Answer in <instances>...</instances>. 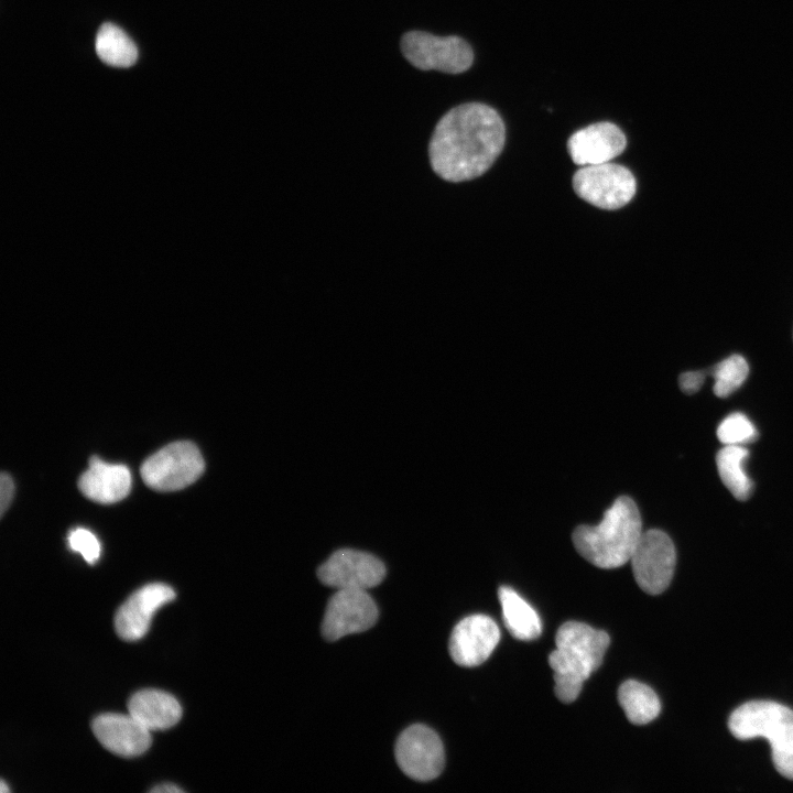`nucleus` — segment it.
<instances>
[{
    "instance_id": "7",
    "label": "nucleus",
    "mask_w": 793,
    "mask_h": 793,
    "mask_svg": "<svg viewBox=\"0 0 793 793\" xmlns=\"http://www.w3.org/2000/svg\"><path fill=\"white\" fill-rule=\"evenodd\" d=\"M573 188L585 202L601 209L613 210L632 199L637 183L629 169L607 162L577 170L573 176Z\"/></svg>"
},
{
    "instance_id": "6",
    "label": "nucleus",
    "mask_w": 793,
    "mask_h": 793,
    "mask_svg": "<svg viewBox=\"0 0 793 793\" xmlns=\"http://www.w3.org/2000/svg\"><path fill=\"white\" fill-rule=\"evenodd\" d=\"M401 51L413 66L423 70L459 74L474 62L470 45L455 35L437 36L424 31H410L401 39Z\"/></svg>"
},
{
    "instance_id": "14",
    "label": "nucleus",
    "mask_w": 793,
    "mask_h": 793,
    "mask_svg": "<svg viewBox=\"0 0 793 793\" xmlns=\"http://www.w3.org/2000/svg\"><path fill=\"white\" fill-rule=\"evenodd\" d=\"M626 145L622 130L608 121L589 124L573 133L567 141L573 162L580 166L610 162L623 152Z\"/></svg>"
},
{
    "instance_id": "18",
    "label": "nucleus",
    "mask_w": 793,
    "mask_h": 793,
    "mask_svg": "<svg viewBox=\"0 0 793 793\" xmlns=\"http://www.w3.org/2000/svg\"><path fill=\"white\" fill-rule=\"evenodd\" d=\"M498 598L506 628L517 639L531 641L542 631L537 612L513 588L501 586Z\"/></svg>"
},
{
    "instance_id": "13",
    "label": "nucleus",
    "mask_w": 793,
    "mask_h": 793,
    "mask_svg": "<svg viewBox=\"0 0 793 793\" xmlns=\"http://www.w3.org/2000/svg\"><path fill=\"white\" fill-rule=\"evenodd\" d=\"M175 598V591L169 585L153 583L132 594L118 609L115 628L127 641L144 637L150 628L154 612Z\"/></svg>"
},
{
    "instance_id": "16",
    "label": "nucleus",
    "mask_w": 793,
    "mask_h": 793,
    "mask_svg": "<svg viewBox=\"0 0 793 793\" xmlns=\"http://www.w3.org/2000/svg\"><path fill=\"white\" fill-rule=\"evenodd\" d=\"M132 485L131 472L126 465L109 464L97 456L89 460V467L78 479V488L88 499L109 504L126 498Z\"/></svg>"
},
{
    "instance_id": "24",
    "label": "nucleus",
    "mask_w": 793,
    "mask_h": 793,
    "mask_svg": "<svg viewBox=\"0 0 793 793\" xmlns=\"http://www.w3.org/2000/svg\"><path fill=\"white\" fill-rule=\"evenodd\" d=\"M68 546L72 551L79 553L84 560L94 564L100 556V543L97 536L85 528H76L67 535Z\"/></svg>"
},
{
    "instance_id": "3",
    "label": "nucleus",
    "mask_w": 793,
    "mask_h": 793,
    "mask_svg": "<svg viewBox=\"0 0 793 793\" xmlns=\"http://www.w3.org/2000/svg\"><path fill=\"white\" fill-rule=\"evenodd\" d=\"M734 737L765 738L778 772L793 780V710L771 700H751L735 709L728 720Z\"/></svg>"
},
{
    "instance_id": "10",
    "label": "nucleus",
    "mask_w": 793,
    "mask_h": 793,
    "mask_svg": "<svg viewBox=\"0 0 793 793\" xmlns=\"http://www.w3.org/2000/svg\"><path fill=\"white\" fill-rule=\"evenodd\" d=\"M317 576L324 585L336 590H368L383 580L385 566L370 553L341 548L319 566Z\"/></svg>"
},
{
    "instance_id": "9",
    "label": "nucleus",
    "mask_w": 793,
    "mask_h": 793,
    "mask_svg": "<svg viewBox=\"0 0 793 793\" xmlns=\"http://www.w3.org/2000/svg\"><path fill=\"white\" fill-rule=\"evenodd\" d=\"M395 760L411 779L430 781L444 769L445 754L437 734L424 725L406 728L395 743Z\"/></svg>"
},
{
    "instance_id": "2",
    "label": "nucleus",
    "mask_w": 793,
    "mask_h": 793,
    "mask_svg": "<svg viewBox=\"0 0 793 793\" xmlns=\"http://www.w3.org/2000/svg\"><path fill=\"white\" fill-rule=\"evenodd\" d=\"M643 533L636 502L627 496L617 498L596 525H578L572 541L578 554L605 569L617 568L630 558Z\"/></svg>"
},
{
    "instance_id": "5",
    "label": "nucleus",
    "mask_w": 793,
    "mask_h": 793,
    "mask_svg": "<svg viewBox=\"0 0 793 793\" xmlns=\"http://www.w3.org/2000/svg\"><path fill=\"white\" fill-rule=\"evenodd\" d=\"M205 469L204 458L192 442L171 443L144 460L140 472L145 485L157 491L181 490L196 481Z\"/></svg>"
},
{
    "instance_id": "12",
    "label": "nucleus",
    "mask_w": 793,
    "mask_h": 793,
    "mask_svg": "<svg viewBox=\"0 0 793 793\" xmlns=\"http://www.w3.org/2000/svg\"><path fill=\"white\" fill-rule=\"evenodd\" d=\"M499 640V627L490 617L471 615L461 619L453 629L449 654L460 666H477L491 655Z\"/></svg>"
},
{
    "instance_id": "19",
    "label": "nucleus",
    "mask_w": 793,
    "mask_h": 793,
    "mask_svg": "<svg viewBox=\"0 0 793 793\" xmlns=\"http://www.w3.org/2000/svg\"><path fill=\"white\" fill-rule=\"evenodd\" d=\"M618 700L626 717L633 725L651 723L661 710V703L655 692L634 680H628L620 685Z\"/></svg>"
},
{
    "instance_id": "28",
    "label": "nucleus",
    "mask_w": 793,
    "mask_h": 793,
    "mask_svg": "<svg viewBox=\"0 0 793 793\" xmlns=\"http://www.w3.org/2000/svg\"><path fill=\"white\" fill-rule=\"evenodd\" d=\"M9 791H10V789L7 786L6 782L2 780V781H1V784H0V792H1V793H6V792H9Z\"/></svg>"
},
{
    "instance_id": "22",
    "label": "nucleus",
    "mask_w": 793,
    "mask_h": 793,
    "mask_svg": "<svg viewBox=\"0 0 793 793\" xmlns=\"http://www.w3.org/2000/svg\"><path fill=\"white\" fill-rule=\"evenodd\" d=\"M749 373V366L740 355H731L718 362L713 371L715 380L713 391L719 398H726L746 381Z\"/></svg>"
},
{
    "instance_id": "21",
    "label": "nucleus",
    "mask_w": 793,
    "mask_h": 793,
    "mask_svg": "<svg viewBox=\"0 0 793 793\" xmlns=\"http://www.w3.org/2000/svg\"><path fill=\"white\" fill-rule=\"evenodd\" d=\"M95 46L98 57L113 67H130L138 58V50L133 41L112 23H104L100 26Z\"/></svg>"
},
{
    "instance_id": "11",
    "label": "nucleus",
    "mask_w": 793,
    "mask_h": 793,
    "mask_svg": "<svg viewBox=\"0 0 793 793\" xmlns=\"http://www.w3.org/2000/svg\"><path fill=\"white\" fill-rule=\"evenodd\" d=\"M378 607L367 590L338 589L329 598L322 634L328 641L363 632L378 620Z\"/></svg>"
},
{
    "instance_id": "1",
    "label": "nucleus",
    "mask_w": 793,
    "mask_h": 793,
    "mask_svg": "<svg viewBox=\"0 0 793 793\" xmlns=\"http://www.w3.org/2000/svg\"><path fill=\"white\" fill-rule=\"evenodd\" d=\"M506 128L490 106L468 102L447 111L437 122L428 145L433 171L457 183L482 175L500 155Z\"/></svg>"
},
{
    "instance_id": "17",
    "label": "nucleus",
    "mask_w": 793,
    "mask_h": 793,
    "mask_svg": "<svg viewBox=\"0 0 793 793\" xmlns=\"http://www.w3.org/2000/svg\"><path fill=\"white\" fill-rule=\"evenodd\" d=\"M129 714L149 730L167 729L182 717V708L171 694L157 689H143L128 702Z\"/></svg>"
},
{
    "instance_id": "20",
    "label": "nucleus",
    "mask_w": 793,
    "mask_h": 793,
    "mask_svg": "<svg viewBox=\"0 0 793 793\" xmlns=\"http://www.w3.org/2000/svg\"><path fill=\"white\" fill-rule=\"evenodd\" d=\"M748 455L742 445H725L716 456L719 477L738 500H747L752 492L753 484L743 468Z\"/></svg>"
},
{
    "instance_id": "4",
    "label": "nucleus",
    "mask_w": 793,
    "mask_h": 793,
    "mask_svg": "<svg viewBox=\"0 0 793 793\" xmlns=\"http://www.w3.org/2000/svg\"><path fill=\"white\" fill-rule=\"evenodd\" d=\"M609 642L606 631L579 621L563 623L548 655L554 676L585 682L601 665Z\"/></svg>"
},
{
    "instance_id": "23",
    "label": "nucleus",
    "mask_w": 793,
    "mask_h": 793,
    "mask_svg": "<svg viewBox=\"0 0 793 793\" xmlns=\"http://www.w3.org/2000/svg\"><path fill=\"white\" fill-rule=\"evenodd\" d=\"M717 437L725 445H743L757 437V430L743 413H731L717 428Z\"/></svg>"
},
{
    "instance_id": "25",
    "label": "nucleus",
    "mask_w": 793,
    "mask_h": 793,
    "mask_svg": "<svg viewBox=\"0 0 793 793\" xmlns=\"http://www.w3.org/2000/svg\"><path fill=\"white\" fill-rule=\"evenodd\" d=\"M705 380V372L703 371H687L680 376L678 384L683 392L693 394L697 392L703 385Z\"/></svg>"
},
{
    "instance_id": "26",
    "label": "nucleus",
    "mask_w": 793,
    "mask_h": 793,
    "mask_svg": "<svg viewBox=\"0 0 793 793\" xmlns=\"http://www.w3.org/2000/svg\"><path fill=\"white\" fill-rule=\"evenodd\" d=\"M14 495V484L10 475L2 472L0 477V512L1 517L9 508Z\"/></svg>"
},
{
    "instance_id": "27",
    "label": "nucleus",
    "mask_w": 793,
    "mask_h": 793,
    "mask_svg": "<svg viewBox=\"0 0 793 793\" xmlns=\"http://www.w3.org/2000/svg\"><path fill=\"white\" fill-rule=\"evenodd\" d=\"M150 791H151V792H155V793H180V792H184L183 789H181V787H178L177 785L172 784V783H167V784L165 783V784L157 785V786L151 789Z\"/></svg>"
},
{
    "instance_id": "8",
    "label": "nucleus",
    "mask_w": 793,
    "mask_h": 793,
    "mask_svg": "<svg viewBox=\"0 0 793 793\" xmlns=\"http://www.w3.org/2000/svg\"><path fill=\"white\" fill-rule=\"evenodd\" d=\"M630 562L639 587L647 594L659 595L667 588L674 574V544L661 530L644 531Z\"/></svg>"
},
{
    "instance_id": "15",
    "label": "nucleus",
    "mask_w": 793,
    "mask_h": 793,
    "mask_svg": "<svg viewBox=\"0 0 793 793\" xmlns=\"http://www.w3.org/2000/svg\"><path fill=\"white\" fill-rule=\"evenodd\" d=\"M91 728L106 749L122 757L140 756L152 742L151 730L130 714L99 715L93 720Z\"/></svg>"
}]
</instances>
